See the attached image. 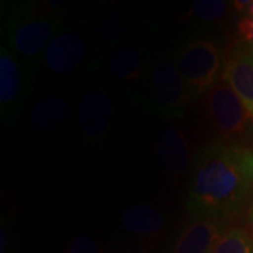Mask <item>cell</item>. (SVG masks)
Masks as SVG:
<instances>
[{
	"label": "cell",
	"instance_id": "cell-7",
	"mask_svg": "<svg viewBox=\"0 0 253 253\" xmlns=\"http://www.w3.org/2000/svg\"><path fill=\"white\" fill-rule=\"evenodd\" d=\"M113 100L103 87H91L82 94L78 106V126L86 148L97 151L107 139L113 121Z\"/></svg>",
	"mask_w": 253,
	"mask_h": 253
},
{
	"label": "cell",
	"instance_id": "cell-20",
	"mask_svg": "<svg viewBox=\"0 0 253 253\" xmlns=\"http://www.w3.org/2000/svg\"><path fill=\"white\" fill-rule=\"evenodd\" d=\"M246 224H248V231L253 235V196L249 206H248V212H246Z\"/></svg>",
	"mask_w": 253,
	"mask_h": 253
},
{
	"label": "cell",
	"instance_id": "cell-18",
	"mask_svg": "<svg viewBox=\"0 0 253 253\" xmlns=\"http://www.w3.org/2000/svg\"><path fill=\"white\" fill-rule=\"evenodd\" d=\"M65 253H104L99 242H96L93 238L87 235H78L73 239L66 248Z\"/></svg>",
	"mask_w": 253,
	"mask_h": 253
},
{
	"label": "cell",
	"instance_id": "cell-5",
	"mask_svg": "<svg viewBox=\"0 0 253 253\" xmlns=\"http://www.w3.org/2000/svg\"><path fill=\"white\" fill-rule=\"evenodd\" d=\"M36 65L21 58L9 46L0 45V118L14 126L36 87Z\"/></svg>",
	"mask_w": 253,
	"mask_h": 253
},
{
	"label": "cell",
	"instance_id": "cell-16",
	"mask_svg": "<svg viewBox=\"0 0 253 253\" xmlns=\"http://www.w3.org/2000/svg\"><path fill=\"white\" fill-rule=\"evenodd\" d=\"M232 7L228 1L218 0H197L193 1L190 6V17H194L208 24L221 23L228 14V10Z\"/></svg>",
	"mask_w": 253,
	"mask_h": 253
},
{
	"label": "cell",
	"instance_id": "cell-22",
	"mask_svg": "<svg viewBox=\"0 0 253 253\" xmlns=\"http://www.w3.org/2000/svg\"><path fill=\"white\" fill-rule=\"evenodd\" d=\"M251 149H252V152H253V144H252V146H251Z\"/></svg>",
	"mask_w": 253,
	"mask_h": 253
},
{
	"label": "cell",
	"instance_id": "cell-9",
	"mask_svg": "<svg viewBox=\"0 0 253 253\" xmlns=\"http://www.w3.org/2000/svg\"><path fill=\"white\" fill-rule=\"evenodd\" d=\"M149 52L141 46L120 45L110 52L107 59L110 75L123 86L126 96L135 104L144 89Z\"/></svg>",
	"mask_w": 253,
	"mask_h": 253
},
{
	"label": "cell",
	"instance_id": "cell-21",
	"mask_svg": "<svg viewBox=\"0 0 253 253\" xmlns=\"http://www.w3.org/2000/svg\"><path fill=\"white\" fill-rule=\"evenodd\" d=\"M132 253H151V252H148V251H144V249H141V251H135V252H132Z\"/></svg>",
	"mask_w": 253,
	"mask_h": 253
},
{
	"label": "cell",
	"instance_id": "cell-15",
	"mask_svg": "<svg viewBox=\"0 0 253 253\" xmlns=\"http://www.w3.org/2000/svg\"><path fill=\"white\" fill-rule=\"evenodd\" d=\"M212 253H253V235L244 228L226 229Z\"/></svg>",
	"mask_w": 253,
	"mask_h": 253
},
{
	"label": "cell",
	"instance_id": "cell-12",
	"mask_svg": "<svg viewBox=\"0 0 253 253\" xmlns=\"http://www.w3.org/2000/svg\"><path fill=\"white\" fill-rule=\"evenodd\" d=\"M224 232L222 221L193 218L176 235L170 253H212Z\"/></svg>",
	"mask_w": 253,
	"mask_h": 253
},
{
	"label": "cell",
	"instance_id": "cell-17",
	"mask_svg": "<svg viewBox=\"0 0 253 253\" xmlns=\"http://www.w3.org/2000/svg\"><path fill=\"white\" fill-rule=\"evenodd\" d=\"M100 33L107 41H111L113 44H117L123 41L121 38L128 37L132 30V18L128 13H110L103 18L101 26H100Z\"/></svg>",
	"mask_w": 253,
	"mask_h": 253
},
{
	"label": "cell",
	"instance_id": "cell-3",
	"mask_svg": "<svg viewBox=\"0 0 253 253\" xmlns=\"http://www.w3.org/2000/svg\"><path fill=\"white\" fill-rule=\"evenodd\" d=\"M191 99L172 59L161 52H149L144 89L138 99L141 109L162 118H181Z\"/></svg>",
	"mask_w": 253,
	"mask_h": 253
},
{
	"label": "cell",
	"instance_id": "cell-4",
	"mask_svg": "<svg viewBox=\"0 0 253 253\" xmlns=\"http://www.w3.org/2000/svg\"><path fill=\"white\" fill-rule=\"evenodd\" d=\"M225 55L215 40L194 36L179 46L174 65L181 75L191 100L206 96L219 82Z\"/></svg>",
	"mask_w": 253,
	"mask_h": 253
},
{
	"label": "cell",
	"instance_id": "cell-14",
	"mask_svg": "<svg viewBox=\"0 0 253 253\" xmlns=\"http://www.w3.org/2000/svg\"><path fill=\"white\" fill-rule=\"evenodd\" d=\"M71 107L68 100L59 96H46L30 111V126L37 132H49L68 120Z\"/></svg>",
	"mask_w": 253,
	"mask_h": 253
},
{
	"label": "cell",
	"instance_id": "cell-6",
	"mask_svg": "<svg viewBox=\"0 0 253 253\" xmlns=\"http://www.w3.org/2000/svg\"><path fill=\"white\" fill-rule=\"evenodd\" d=\"M212 128L221 141L249 146L253 144V117L225 82H218L204 96Z\"/></svg>",
	"mask_w": 253,
	"mask_h": 253
},
{
	"label": "cell",
	"instance_id": "cell-11",
	"mask_svg": "<svg viewBox=\"0 0 253 253\" xmlns=\"http://www.w3.org/2000/svg\"><path fill=\"white\" fill-rule=\"evenodd\" d=\"M154 152L163 170L176 181L193 168L191 149L186 135L176 126L162 128L154 141Z\"/></svg>",
	"mask_w": 253,
	"mask_h": 253
},
{
	"label": "cell",
	"instance_id": "cell-19",
	"mask_svg": "<svg viewBox=\"0 0 253 253\" xmlns=\"http://www.w3.org/2000/svg\"><path fill=\"white\" fill-rule=\"evenodd\" d=\"M236 33L239 37V41L253 46V17L239 18L236 24Z\"/></svg>",
	"mask_w": 253,
	"mask_h": 253
},
{
	"label": "cell",
	"instance_id": "cell-1",
	"mask_svg": "<svg viewBox=\"0 0 253 253\" xmlns=\"http://www.w3.org/2000/svg\"><path fill=\"white\" fill-rule=\"evenodd\" d=\"M252 193L251 146L215 139L199 149L186 200L189 215L224 221L236 215Z\"/></svg>",
	"mask_w": 253,
	"mask_h": 253
},
{
	"label": "cell",
	"instance_id": "cell-2",
	"mask_svg": "<svg viewBox=\"0 0 253 253\" xmlns=\"http://www.w3.org/2000/svg\"><path fill=\"white\" fill-rule=\"evenodd\" d=\"M1 37L6 45L36 65L65 23V7L58 1H3Z\"/></svg>",
	"mask_w": 253,
	"mask_h": 253
},
{
	"label": "cell",
	"instance_id": "cell-13",
	"mask_svg": "<svg viewBox=\"0 0 253 253\" xmlns=\"http://www.w3.org/2000/svg\"><path fill=\"white\" fill-rule=\"evenodd\" d=\"M121 226L129 235L141 241L161 239L168 226V218L159 208L148 204H134L126 207L121 217Z\"/></svg>",
	"mask_w": 253,
	"mask_h": 253
},
{
	"label": "cell",
	"instance_id": "cell-8",
	"mask_svg": "<svg viewBox=\"0 0 253 253\" xmlns=\"http://www.w3.org/2000/svg\"><path fill=\"white\" fill-rule=\"evenodd\" d=\"M40 62L48 72L59 76L84 72V66L93 62L90 45L82 34L63 28L48 44Z\"/></svg>",
	"mask_w": 253,
	"mask_h": 253
},
{
	"label": "cell",
	"instance_id": "cell-10",
	"mask_svg": "<svg viewBox=\"0 0 253 253\" xmlns=\"http://www.w3.org/2000/svg\"><path fill=\"white\" fill-rule=\"evenodd\" d=\"M221 76L253 117V46L241 41L231 46Z\"/></svg>",
	"mask_w": 253,
	"mask_h": 253
}]
</instances>
